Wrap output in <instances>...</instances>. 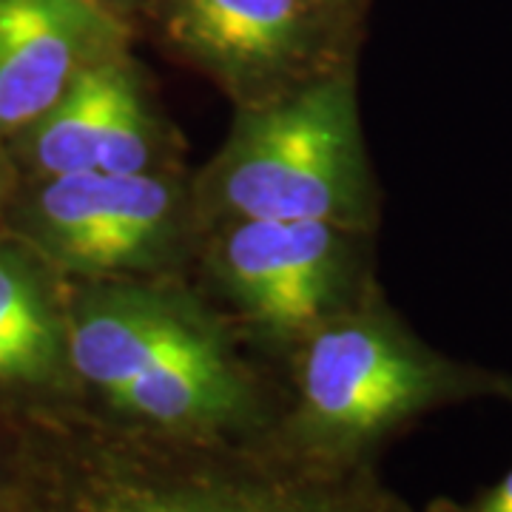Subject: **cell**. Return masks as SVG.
<instances>
[{"instance_id": "9", "label": "cell", "mask_w": 512, "mask_h": 512, "mask_svg": "<svg viewBox=\"0 0 512 512\" xmlns=\"http://www.w3.org/2000/svg\"><path fill=\"white\" fill-rule=\"evenodd\" d=\"M131 32L94 0H0V137L32 126L86 69L126 52Z\"/></svg>"}, {"instance_id": "14", "label": "cell", "mask_w": 512, "mask_h": 512, "mask_svg": "<svg viewBox=\"0 0 512 512\" xmlns=\"http://www.w3.org/2000/svg\"><path fill=\"white\" fill-rule=\"evenodd\" d=\"M342 3H350V6H365V0H342Z\"/></svg>"}, {"instance_id": "6", "label": "cell", "mask_w": 512, "mask_h": 512, "mask_svg": "<svg viewBox=\"0 0 512 512\" xmlns=\"http://www.w3.org/2000/svg\"><path fill=\"white\" fill-rule=\"evenodd\" d=\"M359 18L342 0H151L143 23L165 55L254 106L356 63Z\"/></svg>"}, {"instance_id": "12", "label": "cell", "mask_w": 512, "mask_h": 512, "mask_svg": "<svg viewBox=\"0 0 512 512\" xmlns=\"http://www.w3.org/2000/svg\"><path fill=\"white\" fill-rule=\"evenodd\" d=\"M94 3L103 6L117 20H123L131 29H137L146 20L148 6H151V0H94Z\"/></svg>"}, {"instance_id": "2", "label": "cell", "mask_w": 512, "mask_h": 512, "mask_svg": "<svg viewBox=\"0 0 512 512\" xmlns=\"http://www.w3.org/2000/svg\"><path fill=\"white\" fill-rule=\"evenodd\" d=\"M52 512H416L376 464H333L276 433L171 436L83 413Z\"/></svg>"}, {"instance_id": "10", "label": "cell", "mask_w": 512, "mask_h": 512, "mask_svg": "<svg viewBox=\"0 0 512 512\" xmlns=\"http://www.w3.org/2000/svg\"><path fill=\"white\" fill-rule=\"evenodd\" d=\"M0 387L74 393L66 299L46 259L0 239Z\"/></svg>"}, {"instance_id": "7", "label": "cell", "mask_w": 512, "mask_h": 512, "mask_svg": "<svg viewBox=\"0 0 512 512\" xmlns=\"http://www.w3.org/2000/svg\"><path fill=\"white\" fill-rule=\"evenodd\" d=\"M23 211L32 251L80 279L171 274L200 237L180 168L43 177Z\"/></svg>"}, {"instance_id": "13", "label": "cell", "mask_w": 512, "mask_h": 512, "mask_svg": "<svg viewBox=\"0 0 512 512\" xmlns=\"http://www.w3.org/2000/svg\"><path fill=\"white\" fill-rule=\"evenodd\" d=\"M6 183V163H3V157H0V188Z\"/></svg>"}, {"instance_id": "11", "label": "cell", "mask_w": 512, "mask_h": 512, "mask_svg": "<svg viewBox=\"0 0 512 512\" xmlns=\"http://www.w3.org/2000/svg\"><path fill=\"white\" fill-rule=\"evenodd\" d=\"M424 512H512V467L490 487H481L473 498H433Z\"/></svg>"}, {"instance_id": "4", "label": "cell", "mask_w": 512, "mask_h": 512, "mask_svg": "<svg viewBox=\"0 0 512 512\" xmlns=\"http://www.w3.org/2000/svg\"><path fill=\"white\" fill-rule=\"evenodd\" d=\"M200 234L234 220H313L376 231L356 63L288 94L237 106L217 157L191 180Z\"/></svg>"}, {"instance_id": "3", "label": "cell", "mask_w": 512, "mask_h": 512, "mask_svg": "<svg viewBox=\"0 0 512 512\" xmlns=\"http://www.w3.org/2000/svg\"><path fill=\"white\" fill-rule=\"evenodd\" d=\"M473 399L512 402V376L430 348L370 285L288 356L274 433L322 461L376 464L424 416Z\"/></svg>"}, {"instance_id": "8", "label": "cell", "mask_w": 512, "mask_h": 512, "mask_svg": "<svg viewBox=\"0 0 512 512\" xmlns=\"http://www.w3.org/2000/svg\"><path fill=\"white\" fill-rule=\"evenodd\" d=\"M18 137L40 177L168 171L177 168L180 151L174 126L157 109L146 69L131 49L86 69Z\"/></svg>"}, {"instance_id": "5", "label": "cell", "mask_w": 512, "mask_h": 512, "mask_svg": "<svg viewBox=\"0 0 512 512\" xmlns=\"http://www.w3.org/2000/svg\"><path fill=\"white\" fill-rule=\"evenodd\" d=\"M214 288L254 350L291 356L313 330L353 308L373 282V234L313 220H234L205 228Z\"/></svg>"}, {"instance_id": "1", "label": "cell", "mask_w": 512, "mask_h": 512, "mask_svg": "<svg viewBox=\"0 0 512 512\" xmlns=\"http://www.w3.org/2000/svg\"><path fill=\"white\" fill-rule=\"evenodd\" d=\"M74 396L103 419L205 439L274 433L285 379L177 276L86 279L66 299Z\"/></svg>"}]
</instances>
